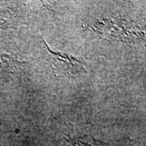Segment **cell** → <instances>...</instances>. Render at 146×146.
Returning <instances> with one entry per match:
<instances>
[{
	"label": "cell",
	"instance_id": "6da1fadb",
	"mask_svg": "<svg viewBox=\"0 0 146 146\" xmlns=\"http://www.w3.org/2000/svg\"><path fill=\"white\" fill-rule=\"evenodd\" d=\"M43 42L52 70L56 76L70 77L86 72L83 64L78 58L69 54L53 52L49 48L45 40Z\"/></svg>",
	"mask_w": 146,
	"mask_h": 146
},
{
	"label": "cell",
	"instance_id": "7a4b0ae2",
	"mask_svg": "<svg viewBox=\"0 0 146 146\" xmlns=\"http://www.w3.org/2000/svg\"><path fill=\"white\" fill-rule=\"evenodd\" d=\"M19 63L10 55L0 54V72H14Z\"/></svg>",
	"mask_w": 146,
	"mask_h": 146
}]
</instances>
